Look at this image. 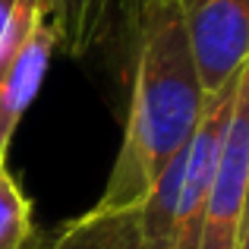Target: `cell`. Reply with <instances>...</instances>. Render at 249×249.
<instances>
[{"instance_id": "6da1fadb", "label": "cell", "mask_w": 249, "mask_h": 249, "mask_svg": "<svg viewBox=\"0 0 249 249\" xmlns=\"http://www.w3.org/2000/svg\"><path fill=\"white\" fill-rule=\"evenodd\" d=\"M205 101L208 95L196 73L180 0H142L123 145L95 208L136 205L183 152Z\"/></svg>"}, {"instance_id": "7a4b0ae2", "label": "cell", "mask_w": 249, "mask_h": 249, "mask_svg": "<svg viewBox=\"0 0 249 249\" xmlns=\"http://www.w3.org/2000/svg\"><path fill=\"white\" fill-rule=\"evenodd\" d=\"M54 51L57 38L44 19L41 0H16L0 41V161H6L19 120L38 98Z\"/></svg>"}, {"instance_id": "3957f363", "label": "cell", "mask_w": 249, "mask_h": 249, "mask_svg": "<svg viewBox=\"0 0 249 249\" xmlns=\"http://www.w3.org/2000/svg\"><path fill=\"white\" fill-rule=\"evenodd\" d=\"M249 189V60L237 73L233 107L221 136L205 212H202L199 249H237Z\"/></svg>"}, {"instance_id": "277c9868", "label": "cell", "mask_w": 249, "mask_h": 249, "mask_svg": "<svg viewBox=\"0 0 249 249\" xmlns=\"http://www.w3.org/2000/svg\"><path fill=\"white\" fill-rule=\"evenodd\" d=\"M183 29L205 95L249 60V0H180Z\"/></svg>"}, {"instance_id": "5b68a950", "label": "cell", "mask_w": 249, "mask_h": 249, "mask_svg": "<svg viewBox=\"0 0 249 249\" xmlns=\"http://www.w3.org/2000/svg\"><path fill=\"white\" fill-rule=\"evenodd\" d=\"M117 0H41L57 48L70 57H82L101 41Z\"/></svg>"}, {"instance_id": "8992f818", "label": "cell", "mask_w": 249, "mask_h": 249, "mask_svg": "<svg viewBox=\"0 0 249 249\" xmlns=\"http://www.w3.org/2000/svg\"><path fill=\"white\" fill-rule=\"evenodd\" d=\"M32 237V202L0 161V249H25Z\"/></svg>"}, {"instance_id": "52a82bcc", "label": "cell", "mask_w": 249, "mask_h": 249, "mask_svg": "<svg viewBox=\"0 0 249 249\" xmlns=\"http://www.w3.org/2000/svg\"><path fill=\"white\" fill-rule=\"evenodd\" d=\"M13 10H16V0H0V41L6 35V25L13 19Z\"/></svg>"}, {"instance_id": "ba28073f", "label": "cell", "mask_w": 249, "mask_h": 249, "mask_svg": "<svg viewBox=\"0 0 249 249\" xmlns=\"http://www.w3.org/2000/svg\"><path fill=\"white\" fill-rule=\"evenodd\" d=\"M249 237V189H246V208H243V224H240V240ZM237 240V243H240Z\"/></svg>"}, {"instance_id": "9c48e42d", "label": "cell", "mask_w": 249, "mask_h": 249, "mask_svg": "<svg viewBox=\"0 0 249 249\" xmlns=\"http://www.w3.org/2000/svg\"><path fill=\"white\" fill-rule=\"evenodd\" d=\"M237 249H249V237H246V240H240V243H237Z\"/></svg>"}]
</instances>
